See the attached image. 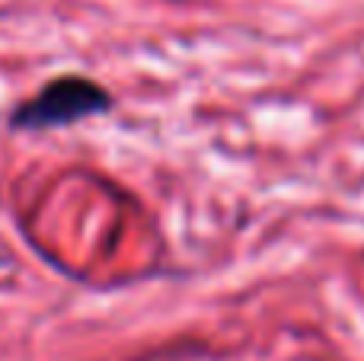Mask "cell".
<instances>
[{"label":"cell","instance_id":"6da1fadb","mask_svg":"<svg viewBox=\"0 0 364 361\" xmlns=\"http://www.w3.org/2000/svg\"><path fill=\"white\" fill-rule=\"evenodd\" d=\"M115 99L102 83L83 74L51 77L36 96L23 99L10 112L13 131H55V128L77 125L83 119L112 112Z\"/></svg>","mask_w":364,"mask_h":361}]
</instances>
